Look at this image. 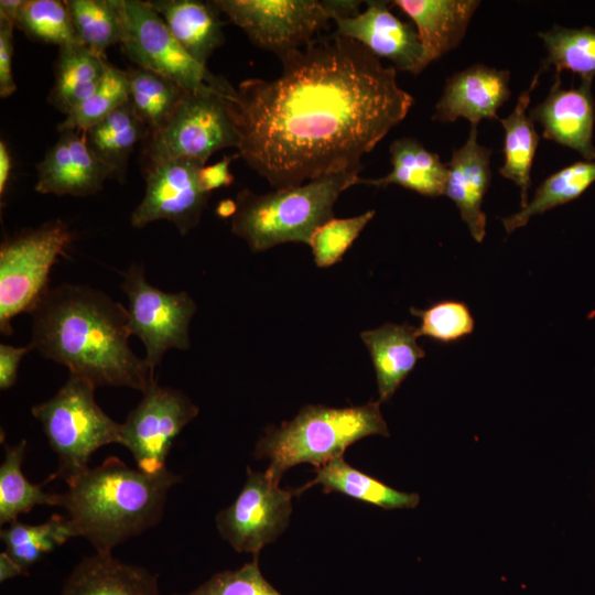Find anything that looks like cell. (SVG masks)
Wrapping results in <instances>:
<instances>
[{"label": "cell", "mask_w": 595, "mask_h": 595, "mask_svg": "<svg viewBox=\"0 0 595 595\" xmlns=\"http://www.w3.org/2000/svg\"><path fill=\"white\" fill-rule=\"evenodd\" d=\"M279 58L278 78L246 79L229 96L238 153L275 190L359 171L413 104L394 67L336 33Z\"/></svg>", "instance_id": "1"}, {"label": "cell", "mask_w": 595, "mask_h": 595, "mask_svg": "<svg viewBox=\"0 0 595 595\" xmlns=\"http://www.w3.org/2000/svg\"><path fill=\"white\" fill-rule=\"evenodd\" d=\"M31 316V347L95 388L144 392L156 382L154 370L129 346L127 309L102 291L58 285L47 291Z\"/></svg>", "instance_id": "2"}, {"label": "cell", "mask_w": 595, "mask_h": 595, "mask_svg": "<svg viewBox=\"0 0 595 595\" xmlns=\"http://www.w3.org/2000/svg\"><path fill=\"white\" fill-rule=\"evenodd\" d=\"M178 482L181 477L167 468L148 474L108 456L68 485L60 506L77 537L87 539L96 552L111 553L162 520L169 491Z\"/></svg>", "instance_id": "3"}, {"label": "cell", "mask_w": 595, "mask_h": 595, "mask_svg": "<svg viewBox=\"0 0 595 595\" xmlns=\"http://www.w3.org/2000/svg\"><path fill=\"white\" fill-rule=\"evenodd\" d=\"M369 435L389 436L379 401L346 408L309 404L291 421L268 428L253 456L270 459L266 474L279 484L292 466L324 465L342 457L348 446Z\"/></svg>", "instance_id": "4"}, {"label": "cell", "mask_w": 595, "mask_h": 595, "mask_svg": "<svg viewBox=\"0 0 595 595\" xmlns=\"http://www.w3.org/2000/svg\"><path fill=\"white\" fill-rule=\"evenodd\" d=\"M358 172L331 174L263 195L242 190L236 199L231 230L253 252L284 242L310 245L317 228L334 218L339 195L359 183Z\"/></svg>", "instance_id": "5"}, {"label": "cell", "mask_w": 595, "mask_h": 595, "mask_svg": "<svg viewBox=\"0 0 595 595\" xmlns=\"http://www.w3.org/2000/svg\"><path fill=\"white\" fill-rule=\"evenodd\" d=\"M58 468L52 478H63L67 486L88 468V461L98 448L120 443L121 423L116 422L95 400V387L69 374L67 381L48 400L32 408Z\"/></svg>", "instance_id": "6"}, {"label": "cell", "mask_w": 595, "mask_h": 595, "mask_svg": "<svg viewBox=\"0 0 595 595\" xmlns=\"http://www.w3.org/2000/svg\"><path fill=\"white\" fill-rule=\"evenodd\" d=\"M73 232L61 219L6 238L0 247V332L13 333L11 321L32 313L47 293L51 269L65 256Z\"/></svg>", "instance_id": "7"}, {"label": "cell", "mask_w": 595, "mask_h": 595, "mask_svg": "<svg viewBox=\"0 0 595 595\" xmlns=\"http://www.w3.org/2000/svg\"><path fill=\"white\" fill-rule=\"evenodd\" d=\"M234 90L187 93L165 126L144 140L147 166L180 158L206 164L221 149H238L239 134L229 104Z\"/></svg>", "instance_id": "8"}, {"label": "cell", "mask_w": 595, "mask_h": 595, "mask_svg": "<svg viewBox=\"0 0 595 595\" xmlns=\"http://www.w3.org/2000/svg\"><path fill=\"white\" fill-rule=\"evenodd\" d=\"M121 14L122 50L137 66L170 78L187 93L234 88L197 63L147 1L121 0Z\"/></svg>", "instance_id": "9"}, {"label": "cell", "mask_w": 595, "mask_h": 595, "mask_svg": "<svg viewBox=\"0 0 595 595\" xmlns=\"http://www.w3.org/2000/svg\"><path fill=\"white\" fill-rule=\"evenodd\" d=\"M260 48L279 57L302 47L336 13L334 0H214Z\"/></svg>", "instance_id": "10"}, {"label": "cell", "mask_w": 595, "mask_h": 595, "mask_svg": "<svg viewBox=\"0 0 595 595\" xmlns=\"http://www.w3.org/2000/svg\"><path fill=\"white\" fill-rule=\"evenodd\" d=\"M121 289L128 299L131 335L142 342L144 359L154 371L169 349L190 348V324L197 306L188 293H167L151 285L138 263L123 273Z\"/></svg>", "instance_id": "11"}, {"label": "cell", "mask_w": 595, "mask_h": 595, "mask_svg": "<svg viewBox=\"0 0 595 595\" xmlns=\"http://www.w3.org/2000/svg\"><path fill=\"white\" fill-rule=\"evenodd\" d=\"M121 423L120 444L148 474L165 469L174 439L199 410L182 391L153 383Z\"/></svg>", "instance_id": "12"}, {"label": "cell", "mask_w": 595, "mask_h": 595, "mask_svg": "<svg viewBox=\"0 0 595 595\" xmlns=\"http://www.w3.org/2000/svg\"><path fill=\"white\" fill-rule=\"evenodd\" d=\"M294 495V490L281 489L266 472L248 467L239 495L216 516L217 530L237 552L259 555L288 528Z\"/></svg>", "instance_id": "13"}, {"label": "cell", "mask_w": 595, "mask_h": 595, "mask_svg": "<svg viewBox=\"0 0 595 595\" xmlns=\"http://www.w3.org/2000/svg\"><path fill=\"white\" fill-rule=\"evenodd\" d=\"M204 165L194 159L180 158L147 166L145 193L131 214L132 227L169 220L181 235L196 227L209 196L198 176Z\"/></svg>", "instance_id": "14"}, {"label": "cell", "mask_w": 595, "mask_h": 595, "mask_svg": "<svg viewBox=\"0 0 595 595\" xmlns=\"http://www.w3.org/2000/svg\"><path fill=\"white\" fill-rule=\"evenodd\" d=\"M389 3L368 1L365 11L335 18V33L358 42L379 58L389 60L396 69L418 75L424 69L418 32L413 23L394 15Z\"/></svg>", "instance_id": "15"}, {"label": "cell", "mask_w": 595, "mask_h": 595, "mask_svg": "<svg viewBox=\"0 0 595 595\" xmlns=\"http://www.w3.org/2000/svg\"><path fill=\"white\" fill-rule=\"evenodd\" d=\"M581 80L578 87L562 88L560 74H555L547 98L531 109L529 117L542 126L543 138L573 149L585 160L593 161L595 159L593 79L581 78Z\"/></svg>", "instance_id": "16"}, {"label": "cell", "mask_w": 595, "mask_h": 595, "mask_svg": "<svg viewBox=\"0 0 595 595\" xmlns=\"http://www.w3.org/2000/svg\"><path fill=\"white\" fill-rule=\"evenodd\" d=\"M35 191L85 197L99 192L109 171L90 152L83 131L66 130L36 164Z\"/></svg>", "instance_id": "17"}, {"label": "cell", "mask_w": 595, "mask_h": 595, "mask_svg": "<svg viewBox=\"0 0 595 595\" xmlns=\"http://www.w3.org/2000/svg\"><path fill=\"white\" fill-rule=\"evenodd\" d=\"M509 80L508 71L484 64L452 75L435 105L433 120L453 122L464 118L478 125L483 119H498L497 110L511 95Z\"/></svg>", "instance_id": "18"}, {"label": "cell", "mask_w": 595, "mask_h": 595, "mask_svg": "<svg viewBox=\"0 0 595 595\" xmlns=\"http://www.w3.org/2000/svg\"><path fill=\"white\" fill-rule=\"evenodd\" d=\"M490 155L491 150L477 141V125H472L465 144L453 151L447 163L444 195L454 202L477 242L486 235L482 204L491 180Z\"/></svg>", "instance_id": "19"}, {"label": "cell", "mask_w": 595, "mask_h": 595, "mask_svg": "<svg viewBox=\"0 0 595 595\" xmlns=\"http://www.w3.org/2000/svg\"><path fill=\"white\" fill-rule=\"evenodd\" d=\"M413 22L423 50V67L456 47L464 37L477 0H394Z\"/></svg>", "instance_id": "20"}, {"label": "cell", "mask_w": 595, "mask_h": 595, "mask_svg": "<svg viewBox=\"0 0 595 595\" xmlns=\"http://www.w3.org/2000/svg\"><path fill=\"white\" fill-rule=\"evenodd\" d=\"M61 595H160L158 575L111 553L85 556L66 578Z\"/></svg>", "instance_id": "21"}, {"label": "cell", "mask_w": 595, "mask_h": 595, "mask_svg": "<svg viewBox=\"0 0 595 595\" xmlns=\"http://www.w3.org/2000/svg\"><path fill=\"white\" fill-rule=\"evenodd\" d=\"M376 372L379 402L388 401L416 363L425 356L418 328L407 323H385L360 334Z\"/></svg>", "instance_id": "22"}, {"label": "cell", "mask_w": 595, "mask_h": 595, "mask_svg": "<svg viewBox=\"0 0 595 595\" xmlns=\"http://www.w3.org/2000/svg\"><path fill=\"white\" fill-rule=\"evenodd\" d=\"M148 4L201 65L206 66L212 54L224 43L221 11L214 1L150 0Z\"/></svg>", "instance_id": "23"}, {"label": "cell", "mask_w": 595, "mask_h": 595, "mask_svg": "<svg viewBox=\"0 0 595 595\" xmlns=\"http://www.w3.org/2000/svg\"><path fill=\"white\" fill-rule=\"evenodd\" d=\"M149 134L150 131L129 100L84 131L93 155L109 171L111 177L120 182L126 180L134 147Z\"/></svg>", "instance_id": "24"}, {"label": "cell", "mask_w": 595, "mask_h": 595, "mask_svg": "<svg viewBox=\"0 0 595 595\" xmlns=\"http://www.w3.org/2000/svg\"><path fill=\"white\" fill-rule=\"evenodd\" d=\"M392 170L386 176L360 178L359 183L386 187L400 185L429 197L444 195L447 164L413 138H400L390 145Z\"/></svg>", "instance_id": "25"}, {"label": "cell", "mask_w": 595, "mask_h": 595, "mask_svg": "<svg viewBox=\"0 0 595 595\" xmlns=\"http://www.w3.org/2000/svg\"><path fill=\"white\" fill-rule=\"evenodd\" d=\"M314 472L315 477L298 490H294L295 495L320 484L326 494L339 493L389 510L414 508L420 501L418 494L396 490L370 475L354 468L345 462L343 456L315 467Z\"/></svg>", "instance_id": "26"}, {"label": "cell", "mask_w": 595, "mask_h": 595, "mask_svg": "<svg viewBox=\"0 0 595 595\" xmlns=\"http://www.w3.org/2000/svg\"><path fill=\"white\" fill-rule=\"evenodd\" d=\"M540 69L534 74L530 86L518 98L512 112L499 119L505 130V162L499 169L500 175L512 181L520 190V207L528 204V191L531 187V167L539 144L534 122L527 116L531 93L539 83Z\"/></svg>", "instance_id": "27"}, {"label": "cell", "mask_w": 595, "mask_h": 595, "mask_svg": "<svg viewBox=\"0 0 595 595\" xmlns=\"http://www.w3.org/2000/svg\"><path fill=\"white\" fill-rule=\"evenodd\" d=\"M108 64L105 57L80 44L58 47L48 102L58 111L69 115L94 93Z\"/></svg>", "instance_id": "28"}, {"label": "cell", "mask_w": 595, "mask_h": 595, "mask_svg": "<svg viewBox=\"0 0 595 595\" xmlns=\"http://www.w3.org/2000/svg\"><path fill=\"white\" fill-rule=\"evenodd\" d=\"M26 441L4 444V458L0 465V523L9 524L35 506H60L61 494L47 493L42 485L26 479L22 470Z\"/></svg>", "instance_id": "29"}, {"label": "cell", "mask_w": 595, "mask_h": 595, "mask_svg": "<svg viewBox=\"0 0 595 595\" xmlns=\"http://www.w3.org/2000/svg\"><path fill=\"white\" fill-rule=\"evenodd\" d=\"M595 182V161H578L550 175L528 204L501 219L507 234L523 227L531 217L580 197Z\"/></svg>", "instance_id": "30"}, {"label": "cell", "mask_w": 595, "mask_h": 595, "mask_svg": "<svg viewBox=\"0 0 595 595\" xmlns=\"http://www.w3.org/2000/svg\"><path fill=\"white\" fill-rule=\"evenodd\" d=\"M129 101L150 134L170 120L187 91L155 72L133 67L127 71Z\"/></svg>", "instance_id": "31"}, {"label": "cell", "mask_w": 595, "mask_h": 595, "mask_svg": "<svg viewBox=\"0 0 595 595\" xmlns=\"http://www.w3.org/2000/svg\"><path fill=\"white\" fill-rule=\"evenodd\" d=\"M0 537L6 552L29 572V567L43 555L77 534L68 517L55 513L40 524H26L19 520L9 523L1 529Z\"/></svg>", "instance_id": "32"}, {"label": "cell", "mask_w": 595, "mask_h": 595, "mask_svg": "<svg viewBox=\"0 0 595 595\" xmlns=\"http://www.w3.org/2000/svg\"><path fill=\"white\" fill-rule=\"evenodd\" d=\"M80 45L106 58V50L122 42L121 0L65 1Z\"/></svg>", "instance_id": "33"}, {"label": "cell", "mask_w": 595, "mask_h": 595, "mask_svg": "<svg viewBox=\"0 0 595 595\" xmlns=\"http://www.w3.org/2000/svg\"><path fill=\"white\" fill-rule=\"evenodd\" d=\"M544 43L547 57L541 68L554 67L556 74L567 69L593 79L595 76V29H567L553 25L549 31L539 33Z\"/></svg>", "instance_id": "34"}, {"label": "cell", "mask_w": 595, "mask_h": 595, "mask_svg": "<svg viewBox=\"0 0 595 595\" xmlns=\"http://www.w3.org/2000/svg\"><path fill=\"white\" fill-rule=\"evenodd\" d=\"M14 28L32 40L58 47L79 44L65 1L23 0Z\"/></svg>", "instance_id": "35"}, {"label": "cell", "mask_w": 595, "mask_h": 595, "mask_svg": "<svg viewBox=\"0 0 595 595\" xmlns=\"http://www.w3.org/2000/svg\"><path fill=\"white\" fill-rule=\"evenodd\" d=\"M129 100L127 71L108 64L105 75L94 93L76 107L57 129L86 131Z\"/></svg>", "instance_id": "36"}, {"label": "cell", "mask_w": 595, "mask_h": 595, "mask_svg": "<svg viewBox=\"0 0 595 595\" xmlns=\"http://www.w3.org/2000/svg\"><path fill=\"white\" fill-rule=\"evenodd\" d=\"M410 312L421 321L419 336L440 343L457 342L474 331L473 314L468 305L461 301L444 300L424 310L411 307Z\"/></svg>", "instance_id": "37"}, {"label": "cell", "mask_w": 595, "mask_h": 595, "mask_svg": "<svg viewBox=\"0 0 595 595\" xmlns=\"http://www.w3.org/2000/svg\"><path fill=\"white\" fill-rule=\"evenodd\" d=\"M375 213L371 209L354 217L332 218L317 228L310 244L316 266L327 268L342 260Z\"/></svg>", "instance_id": "38"}, {"label": "cell", "mask_w": 595, "mask_h": 595, "mask_svg": "<svg viewBox=\"0 0 595 595\" xmlns=\"http://www.w3.org/2000/svg\"><path fill=\"white\" fill-rule=\"evenodd\" d=\"M258 556L236 571L214 574L190 593L173 595H282L263 577Z\"/></svg>", "instance_id": "39"}, {"label": "cell", "mask_w": 595, "mask_h": 595, "mask_svg": "<svg viewBox=\"0 0 595 595\" xmlns=\"http://www.w3.org/2000/svg\"><path fill=\"white\" fill-rule=\"evenodd\" d=\"M13 29L14 25L7 20H0V96H11L15 89L13 78Z\"/></svg>", "instance_id": "40"}, {"label": "cell", "mask_w": 595, "mask_h": 595, "mask_svg": "<svg viewBox=\"0 0 595 595\" xmlns=\"http://www.w3.org/2000/svg\"><path fill=\"white\" fill-rule=\"evenodd\" d=\"M33 350L31 345L12 346L0 345V389L8 390L13 387L18 379V370L22 358Z\"/></svg>", "instance_id": "41"}, {"label": "cell", "mask_w": 595, "mask_h": 595, "mask_svg": "<svg viewBox=\"0 0 595 595\" xmlns=\"http://www.w3.org/2000/svg\"><path fill=\"white\" fill-rule=\"evenodd\" d=\"M238 156H240L239 153L225 155L215 164L202 166L198 176L201 185L206 193L209 194L214 190L229 186L234 183V175L229 171V165Z\"/></svg>", "instance_id": "42"}, {"label": "cell", "mask_w": 595, "mask_h": 595, "mask_svg": "<svg viewBox=\"0 0 595 595\" xmlns=\"http://www.w3.org/2000/svg\"><path fill=\"white\" fill-rule=\"evenodd\" d=\"M12 171V158L8 149L7 143L0 141V197L3 199V196L7 193L8 185L10 182Z\"/></svg>", "instance_id": "43"}, {"label": "cell", "mask_w": 595, "mask_h": 595, "mask_svg": "<svg viewBox=\"0 0 595 595\" xmlns=\"http://www.w3.org/2000/svg\"><path fill=\"white\" fill-rule=\"evenodd\" d=\"M28 574L6 551L0 553V582Z\"/></svg>", "instance_id": "44"}, {"label": "cell", "mask_w": 595, "mask_h": 595, "mask_svg": "<svg viewBox=\"0 0 595 595\" xmlns=\"http://www.w3.org/2000/svg\"><path fill=\"white\" fill-rule=\"evenodd\" d=\"M23 0H1L0 1V20L10 21L14 25V21Z\"/></svg>", "instance_id": "45"}, {"label": "cell", "mask_w": 595, "mask_h": 595, "mask_svg": "<svg viewBox=\"0 0 595 595\" xmlns=\"http://www.w3.org/2000/svg\"><path fill=\"white\" fill-rule=\"evenodd\" d=\"M237 212V202L230 198L223 199L216 207V214L220 218L234 217Z\"/></svg>", "instance_id": "46"}]
</instances>
